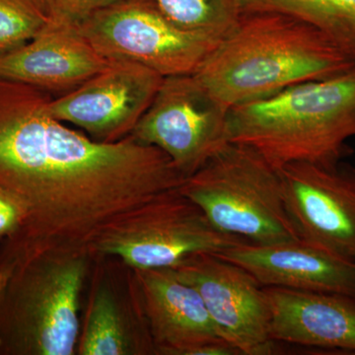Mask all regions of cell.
<instances>
[{"label":"cell","mask_w":355,"mask_h":355,"mask_svg":"<svg viewBox=\"0 0 355 355\" xmlns=\"http://www.w3.org/2000/svg\"><path fill=\"white\" fill-rule=\"evenodd\" d=\"M51 96L0 79V189L19 209L13 235L43 251L53 242L78 251L182 186L157 147L86 137L51 116Z\"/></svg>","instance_id":"1"},{"label":"cell","mask_w":355,"mask_h":355,"mask_svg":"<svg viewBox=\"0 0 355 355\" xmlns=\"http://www.w3.org/2000/svg\"><path fill=\"white\" fill-rule=\"evenodd\" d=\"M354 67V58L304 21L243 12L193 74L232 108Z\"/></svg>","instance_id":"2"},{"label":"cell","mask_w":355,"mask_h":355,"mask_svg":"<svg viewBox=\"0 0 355 355\" xmlns=\"http://www.w3.org/2000/svg\"><path fill=\"white\" fill-rule=\"evenodd\" d=\"M229 142L252 147L275 169L340 162L355 137V67L232 107Z\"/></svg>","instance_id":"3"},{"label":"cell","mask_w":355,"mask_h":355,"mask_svg":"<svg viewBox=\"0 0 355 355\" xmlns=\"http://www.w3.org/2000/svg\"><path fill=\"white\" fill-rule=\"evenodd\" d=\"M220 232L258 245L299 239L279 170L258 151L228 142L180 187Z\"/></svg>","instance_id":"4"},{"label":"cell","mask_w":355,"mask_h":355,"mask_svg":"<svg viewBox=\"0 0 355 355\" xmlns=\"http://www.w3.org/2000/svg\"><path fill=\"white\" fill-rule=\"evenodd\" d=\"M108 60H127L162 76L193 73L218 40L187 31L153 0H120L77 24Z\"/></svg>","instance_id":"5"},{"label":"cell","mask_w":355,"mask_h":355,"mask_svg":"<svg viewBox=\"0 0 355 355\" xmlns=\"http://www.w3.org/2000/svg\"><path fill=\"white\" fill-rule=\"evenodd\" d=\"M245 241L217 230L180 189L114 224L96 242L139 270L175 268L191 257L219 254Z\"/></svg>","instance_id":"6"},{"label":"cell","mask_w":355,"mask_h":355,"mask_svg":"<svg viewBox=\"0 0 355 355\" xmlns=\"http://www.w3.org/2000/svg\"><path fill=\"white\" fill-rule=\"evenodd\" d=\"M229 111L195 74L166 76L130 135L157 147L187 178L228 144Z\"/></svg>","instance_id":"7"},{"label":"cell","mask_w":355,"mask_h":355,"mask_svg":"<svg viewBox=\"0 0 355 355\" xmlns=\"http://www.w3.org/2000/svg\"><path fill=\"white\" fill-rule=\"evenodd\" d=\"M164 76L127 60H109L95 76L53 98V118L81 128L91 139L114 142L132 133L150 106Z\"/></svg>","instance_id":"8"},{"label":"cell","mask_w":355,"mask_h":355,"mask_svg":"<svg viewBox=\"0 0 355 355\" xmlns=\"http://www.w3.org/2000/svg\"><path fill=\"white\" fill-rule=\"evenodd\" d=\"M202 296L219 336L243 355H268L270 309L265 289L242 266L217 254L191 257L174 268Z\"/></svg>","instance_id":"9"},{"label":"cell","mask_w":355,"mask_h":355,"mask_svg":"<svg viewBox=\"0 0 355 355\" xmlns=\"http://www.w3.org/2000/svg\"><path fill=\"white\" fill-rule=\"evenodd\" d=\"M279 171L299 239L355 261V166L292 163Z\"/></svg>","instance_id":"10"},{"label":"cell","mask_w":355,"mask_h":355,"mask_svg":"<svg viewBox=\"0 0 355 355\" xmlns=\"http://www.w3.org/2000/svg\"><path fill=\"white\" fill-rule=\"evenodd\" d=\"M108 62L78 26L53 20L31 41L0 55V79L62 95L85 83Z\"/></svg>","instance_id":"11"},{"label":"cell","mask_w":355,"mask_h":355,"mask_svg":"<svg viewBox=\"0 0 355 355\" xmlns=\"http://www.w3.org/2000/svg\"><path fill=\"white\" fill-rule=\"evenodd\" d=\"M217 254L242 266L263 286L355 298V261L300 239L270 245L243 242Z\"/></svg>","instance_id":"12"},{"label":"cell","mask_w":355,"mask_h":355,"mask_svg":"<svg viewBox=\"0 0 355 355\" xmlns=\"http://www.w3.org/2000/svg\"><path fill=\"white\" fill-rule=\"evenodd\" d=\"M272 340L355 352V298L263 286Z\"/></svg>","instance_id":"13"},{"label":"cell","mask_w":355,"mask_h":355,"mask_svg":"<svg viewBox=\"0 0 355 355\" xmlns=\"http://www.w3.org/2000/svg\"><path fill=\"white\" fill-rule=\"evenodd\" d=\"M140 272L149 324L160 352L193 355L203 345L225 342L219 336L202 296L180 279L174 268Z\"/></svg>","instance_id":"14"},{"label":"cell","mask_w":355,"mask_h":355,"mask_svg":"<svg viewBox=\"0 0 355 355\" xmlns=\"http://www.w3.org/2000/svg\"><path fill=\"white\" fill-rule=\"evenodd\" d=\"M243 12H279L319 30L355 60V0H241Z\"/></svg>","instance_id":"15"},{"label":"cell","mask_w":355,"mask_h":355,"mask_svg":"<svg viewBox=\"0 0 355 355\" xmlns=\"http://www.w3.org/2000/svg\"><path fill=\"white\" fill-rule=\"evenodd\" d=\"M178 26L220 41L243 14L241 0H153Z\"/></svg>","instance_id":"16"},{"label":"cell","mask_w":355,"mask_h":355,"mask_svg":"<svg viewBox=\"0 0 355 355\" xmlns=\"http://www.w3.org/2000/svg\"><path fill=\"white\" fill-rule=\"evenodd\" d=\"M127 335L118 306L106 289L96 293L80 345L84 355L128 354Z\"/></svg>","instance_id":"17"},{"label":"cell","mask_w":355,"mask_h":355,"mask_svg":"<svg viewBox=\"0 0 355 355\" xmlns=\"http://www.w3.org/2000/svg\"><path fill=\"white\" fill-rule=\"evenodd\" d=\"M53 20L50 0H0V55L31 41Z\"/></svg>","instance_id":"18"},{"label":"cell","mask_w":355,"mask_h":355,"mask_svg":"<svg viewBox=\"0 0 355 355\" xmlns=\"http://www.w3.org/2000/svg\"><path fill=\"white\" fill-rule=\"evenodd\" d=\"M120 0H50L55 20L79 24L93 13Z\"/></svg>","instance_id":"19"}]
</instances>
